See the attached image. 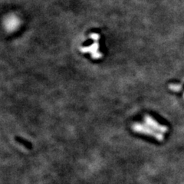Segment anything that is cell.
Instances as JSON below:
<instances>
[{
	"mask_svg": "<svg viewBox=\"0 0 184 184\" xmlns=\"http://www.w3.org/2000/svg\"><path fill=\"white\" fill-rule=\"evenodd\" d=\"M144 123H146V124H141L136 126L134 125V129L136 128V131H139V132L147 134L149 136L154 137L156 139L159 140V141H162L163 139V134L157 132L154 130L160 131L161 133H166L168 131L167 127L160 124L157 121H155L151 116H146L145 117Z\"/></svg>",
	"mask_w": 184,
	"mask_h": 184,
	"instance_id": "obj_1",
	"label": "cell"
},
{
	"mask_svg": "<svg viewBox=\"0 0 184 184\" xmlns=\"http://www.w3.org/2000/svg\"><path fill=\"white\" fill-rule=\"evenodd\" d=\"M17 19L16 18H9L7 21V27L10 29L15 28L17 26Z\"/></svg>",
	"mask_w": 184,
	"mask_h": 184,
	"instance_id": "obj_2",
	"label": "cell"
},
{
	"mask_svg": "<svg viewBox=\"0 0 184 184\" xmlns=\"http://www.w3.org/2000/svg\"><path fill=\"white\" fill-rule=\"evenodd\" d=\"M182 86L181 85H177V84H170V88L173 91H180L181 89Z\"/></svg>",
	"mask_w": 184,
	"mask_h": 184,
	"instance_id": "obj_3",
	"label": "cell"
},
{
	"mask_svg": "<svg viewBox=\"0 0 184 184\" xmlns=\"http://www.w3.org/2000/svg\"><path fill=\"white\" fill-rule=\"evenodd\" d=\"M183 97H184V95H183Z\"/></svg>",
	"mask_w": 184,
	"mask_h": 184,
	"instance_id": "obj_4",
	"label": "cell"
}]
</instances>
